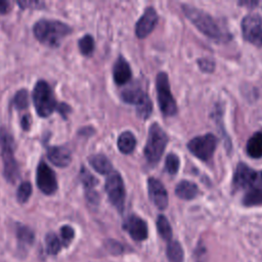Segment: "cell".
Returning a JSON list of instances; mask_svg holds the SVG:
<instances>
[{
    "label": "cell",
    "mask_w": 262,
    "mask_h": 262,
    "mask_svg": "<svg viewBox=\"0 0 262 262\" xmlns=\"http://www.w3.org/2000/svg\"><path fill=\"white\" fill-rule=\"evenodd\" d=\"M158 14L154 7H147L135 25V34L139 39L147 37L158 23Z\"/></svg>",
    "instance_id": "obj_15"
},
{
    "label": "cell",
    "mask_w": 262,
    "mask_h": 262,
    "mask_svg": "<svg viewBox=\"0 0 262 262\" xmlns=\"http://www.w3.org/2000/svg\"><path fill=\"white\" fill-rule=\"evenodd\" d=\"M217 146V138L215 135L208 133L192 138L187 143L188 150L202 161H209Z\"/></svg>",
    "instance_id": "obj_8"
},
{
    "label": "cell",
    "mask_w": 262,
    "mask_h": 262,
    "mask_svg": "<svg viewBox=\"0 0 262 262\" xmlns=\"http://www.w3.org/2000/svg\"><path fill=\"white\" fill-rule=\"evenodd\" d=\"M258 173L247 166L245 163H239L235 169L233 176V187L235 189H249L257 180Z\"/></svg>",
    "instance_id": "obj_12"
},
{
    "label": "cell",
    "mask_w": 262,
    "mask_h": 262,
    "mask_svg": "<svg viewBox=\"0 0 262 262\" xmlns=\"http://www.w3.org/2000/svg\"><path fill=\"white\" fill-rule=\"evenodd\" d=\"M80 177H81V181L83 182L86 190L91 191L92 188L97 184V179L85 167L81 168Z\"/></svg>",
    "instance_id": "obj_29"
},
{
    "label": "cell",
    "mask_w": 262,
    "mask_h": 262,
    "mask_svg": "<svg viewBox=\"0 0 262 262\" xmlns=\"http://www.w3.org/2000/svg\"><path fill=\"white\" fill-rule=\"evenodd\" d=\"M13 105L17 110H25L29 105V96H28V91L26 89H20L19 91L16 92V94L13 97L12 100Z\"/></svg>",
    "instance_id": "obj_28"
},
{
    "label": "cell",
    "mask_w": 262,
    "mask_h": 262,
    "mask_svg": "<svg viewBox=\"0 0 262 262\" xmlns=\"http://www.w3.org/2000/svg\"><path fill=\"white\" fill-rule=\"evenodd\" d=\"M30 124H31L30 116L26 115L25 117H23V119H21V127H23V129H24V130H29Z\"/></svg>",
    "instance_id": "obj_37"
},
{
    "label": "cell",
    "mask_w": 262,
    "mask_h": 262,
    "mask_svg": "<svg viewBox=\"0 0 262 262\" xmlns=\"http://www.w3.org/2000/svg\"><path fill=\"white\" fill-rule=\"evenodd\" d=\"M36 181L39 189L45 194H53L57 189L55 174L44 161H41L37 167Z\"/></svg>",
    "instance_id": "obj_11"
},
{
    "label": "cell",
    "mask_w": 262,
    "mask_h": 262,
    "mask_svg": "<svg viewBox=\"0 0 262 262\" xmlns=\"http://www.w3.org/2000/svg\"><path fill=\"white\" fill-rule=\"evenodd\" d=\"M105 191L112 205L119 212H122L124 209L126 192L123 179L118 172L113 171L108 174L105 181Z\"/></svg>",
    "instance_id": "obj_9"
},
{
    "label": "cell",
    "mask_w": 262,
    "mask_h": 262,
    "mask_svg": "<svg viewBox=\"0 0 262 262\" xmlns=\"http://www.w3.org/2000/svg\"><path fill=\"white\" fill-rule=\"evenodd\" d=\"M166 254L169 262H183V249L177 241L168 242Z\"/></svg>",
    "instance_id": "obj_23"
},
{
    "label": "cell",
    "mask_w": 262,
    "mask_h": 262,
    "mask_svg": "<svg viewBox=\"0 0 262 262\" xmlns=\"http://www.w3.org/2000/svg\"><path fill=\"white\" fill-rule=\"evenodd\" d=\"M243 204L247 207L262 206V171L258 174L256 182L246 190Z\"/></svg>",
    "instance_id": "obj_16"
},
{
    "label": "cell",
    "mask_w": 262,
    "mask_h": 262,
    "mask_svg": "<svg viewBox=\"0 0 262 262\" xmlns=\"http://www.w3.org/2000/svg\"><path fill=\"white\" fill-rule=\"evenodd\" d=\"M156 89L159 107L163 115L167 117L174 116L177 113V105L171 93L169 78L166 73L160 72L157 75Z\"/></svg>",
    "instance_id": "obj_6"
},
{
    "label": "cell",
    "mask_w": 262,
    "mask_h": 262,
    "mask_svg": "<svg viewBox=\"0 0 262 262\" xmlns=\"http://www.w3.org/2000/svg\"><path fill=\"white\" fill-rule=\"evenodd\" d=\"M147 192L149 200L160 210H165L168 206V193L164 184L155 177L147 180Z\"/></svg>",
    "instance_id": "obj_13"
},
{
    "label": "cell",
    "mask_w": 262,
    "mask_h": 262,
    "mask_svg": "<svg viewBox=\"0 0 262 262\" xmlns=\"http://www.w3.org/2000/svg\"><path fill=\"white\" fill-rule=\"evenodd\" d=\"M79 48L82 54L90 55L94 49V40L92 36L85 35L79 40Z\"/></svg>",
    "instance_id": "obj_30"
},
{
    "label": "cell",
    "mask_w": 262,
    "mask_h": 262,
    "mask_svg": "<svg viewBox=\"0 0 262 262\" xmlns=\"http://www.w3.org/2000/svg\"><path fill=\"white\" fill-rule=\"evenodd\" d=\"M132 77V72L129 63L124 57L120 56L113 68V78L117 85H124L130 81Z\"/></svg>",
    "instance_id": "obj_18"
},
{
    "label": "cell",
    "mask_w": 262,
    "mask_h": 262,
    "mask_svg": "<svg viewBox=\"0 0 262 262\" xmlns=\"http://www.w3.org/2000/svg\"><path fill=\"white\" fill-rule=\"evenodd\" d=\"M33 31L40 43L48 47H57L61 40L71 34L72 29L59 20L40 19L35 24Z\"/></svg>",
    "instance_id": "obj_2"
},
{
    "label": "cell",
    "mask_w": 262,
    "mask_h": 262,
    "mask_svg": "<svg viewBox=\"0 0 262 262\" xmlns=\"http://www.w3.org/2000/svg\"><path fill=\"white\" fill-rule=\"evenodd\" d=\"M16 236L18 239V244L24 247L31 246L34 243V232L28 226H24V225L17 226Z\"/></svg>",
    "instance_id": "obj_26"
},
{
    "label": "cell",
    "mask_w": 262,
    "mask_h": 262,
    "mask_svg": "<svg viewBox=\"0 0 262 262\" xmlns=\"http://www.w3.org/2000/svg\"><path fill=\"white\" fill-rule=\"evenodd\" d=\"M33 100L37 114L46 118L49 117L57 106L54 94L46 81L40 80L36 83L33 91Z\"/></svg>",
    "instance_id": "obj_5"
},
{
    "label": "cell",
    "mask_w": 262,
    "mask_h": 262,
    "mask_svg": "<svg viewBox=\"0 0 262 262\" xmlns=\"http://www.w3.org/2000/svg\"><path fill=\"white\" fill-rule=\"evenodd\" d=\"M0 146L4 164V176L7 181L14 183L19 177V168L14 158L15 143L12 135L4 127L0 128Z\"/></svg>",
    "instance_id": "obj_3"
},
{
    "label": "cell",
    "mask_w": 262,
    "mask_h": 262,
    "mask_svg": "<svg viewBox=\"0 0 262 262\" xmlns=\"http://www.w3.org/2000/svg\"><path fill=\"white\" fill-rule=\"evenodd\" d=\"M246 150L247 154L253 159L262 157V132H256L249 138L246 145Z\"/></svg>",
    "instance_id": "obj_21"
},
{
    "label": "cell",
    "mask_w": 262,
    "mask_h": 262,
    "mask_svg": "<svg viewBox=\"0 0 262 262\" xmlns=\"http://www.w3.org/2000/svg\"><path fill=\"white\" fill-rule=\"evenodd\" d=\"M157 229L161 237L165 241L170 242L172 238V228L168 219L164 215H159L157 219Z\"/></svg>",
    "instance_id": "obj_25"
},
{
    "label": "cell",
    "mask_w": 262,
    "mask_h": 262,
    "mask_svg": "<svg viewBox=\"0 0 262 262\" xmlns=\"http://www.w3.org/2000/svg\"><path fill=\"white\" fill-rule=\"evenodd\" d=\"M75 236V231L70 225H63L60 227V239L64 247H68Z\"/></svg>",
    "instance_id": "obj_32"
},
{
    "label": "cell",
    "mask_w": 262,
    "mask_h": 262,
    "mask_svg": "<svg viewBox=\"0 0 262 262\" xmlns=\"http://www.w3.org/2000/svg\"><path fill=\"white\" fill-rule=\"evenodd\" d=\"M123 228L136 242H142L147 238L146 222L137 215L128 216L123 223Z\"/></svg>",
    "instance_id": "obj_14"
},
{
    "label": "cell",
    "mask_w": 262,
    "mask_h": 262,
    "mask_svg": "<svg viewBox=\"0 0 262 262\" xmlns=\"http://www.w3.org/2000/svg\"><path fill=\"white\" fill-rule=\"evenodd\" d=\"M118 148L122 154H131L136 146V138L130 131H124L118 138Z\"/></svg>",
    "instance_id": "obj_22"
},
{
    "label": "cell",
    "mask_w": 262,
    "mask_h": 262,
    "mask_svg": "<svg viewBox=\"0 0 262 262\" xmlns=\"http://www.w3.org/2000/svg\"><path fill=\"white\" fill-rule=\"evenodd\" d=\"M10 4L7 1L0 0V13H6L10 9Z\"/></svg>",
    "instance_id": "obj_38"
},
{
    "label": "cell",
    "mask_w": 262,
    "mask_h": 262,
    "mask_svg": "<svg viewBox=\"0 0 262 262\" xmlns=\"http://www.w3.org/2000/svg\"><path fill=\"white\" fill-rule=\"evenodd\" d=\"M121 98L129 104L136 105L137 115L141 119H147L152 111V103L147 94L139 87H130L122 91Z\"/></svg>",
    "instance_id": "obj_7"
},
{
    "label": "cell",
    "mask_w": 262,
    "mask_h": 262,
    "mask_svg": "<svg viewBox=\"0 0 262 262\" xmlns=\"http://www.w3.org/2000/svg\"><path fill=\"white\" fill-rule=\"evenodd\" d=\"M31 194H32V185H31V183L28 182V181L21 182L20 185L18 186L17 192H16L17 201L20 204H24L30 199Z\"/></svg>",
    "instance_id": "obj_31"
},
{
    "label": "cell",
    "mask_w": 262,
    "mask_h": 262,
    "mask_svg": "<svg viewBox=\"0 0 262 262\" xmlns=\"http://www.w3.org/2000/svg\"><path fill=\"white\" fill-rule=\"evenodd\" d=\"M21 8H37L40 9L43 7L44 3L39 1H18L17 2Z\"/></svg>",
    "instance_id": "obj_35"
},
{
    "label": "cell",
    "mask_w": 262,
    "mask_h": 262,
    "mask_svg": "<svg viewBox=\"0 0 262 262\" xmlns=\"http://www.w3.org/2000/svg\"><path fill=\"white\" fill-rule=\"evenodd\" d=\"M167 143L168 136L166 132L157 123L151 124L144 147V157L149 164L155 165L160 161Z\"/></svg>",
    "instance_id": "obj_4"
},
{
    "label": "cell",
    "mask_w": 262,
    "mask_h": 262,
    "mask_svg": "<svg viewBox=\"0 0 262 262\" xmlns=\"http://www.w3.org/2000/svg\"><path fill=\"white\" fill-rule=\"evenodd\" d=\"M176 195L181 200H192L199 194V188L195 183L188 180H181L175 187Z\"/></svg>",
    "instance_id": "obj_19"
},
{
    "label": "cell",
    "mask_w": 262,
    "mask_h": 262,
    "mask_svg": "<svg viewBox=\"0 0 262 262\" xmlns=\"http://www.w3.org/2000/svg\"><path fill=\"white\" fill-rule=\"evenodd\" d=\"M91 167L99 174L108 175L113 172V166L110 160L103 155H93L88 159Z\"/></svg>",
    "instance_id": "obj_20"
},
{
    "label": "cell",
    "mask_w": 262,
    "mask_h": 262,
    "mask_svg": "<svg viewBox=\"0 0 262 262\" xmlns=\"http://www.w3.org/2000/svg\"><path fill=\"white\" fill-rule=\"evenodd\" d=\"M198 63H199V67L202 71L204 72H207V73H210V72H213L214 69H215V62L213 59L211 58H201L198 60Z\"/></svg>",
    "instance_id": "obj_34"
},
{
    "label": "cell",
    "mask_w": 262,
    "mask_h": 262,
    "mask_svg": "<svg viewBox=\"0 0 262 262\" xmlns=\"http://www.w3.org/2000/svg\"><path fill=\"white\" fill-rule=\"evenodd\" d=\"M105 248L107 249V251L110 253H112L113 255H119V254H122L123 251H124V248L123 246L118 243L117 241H107L105 243Z\"/></svg>",
    "instance_id": "obj_33"
},
{
    "label": "cell",
    "mask_w": 262,
    "mask_h": 262,
    "mask_svg": "<svg viewBox=\"0 0 262 262\" xmlns=\"http://www.w3.org/2000/svg\"><path fill=\"white\" fill-rule=\"evenodd\" d=\"M45 246H46V251L49 255H56L59 253L63 246L60 237L55 234L54 232H50L46 235L45 237Z\"/></svg>",
    "instance_id": "obj_24"
},
{
    "label": "cell",
    "mask_w": 262,
    "mask_h": 262,
    "mask_svg": "<svg viewBox=\"0 0 262 262\" xmlns=\"http://www.w3.org/2000/svg\"><path fill=\"white\" fill-rule=\"evenodd\" d=\"M179 167H180V160L177 157V155L172 154V152L169 154L165 160V170L169 174L174 175L178 172Z\"/></svg>",
    "instance_id": "obj_27"
},
{
    "label": "cell",
    "mask_w": 262,
    "mask_h": 262,
    "mask_svg": "<svg viewBox=\"0 0 262 262\" xmlns=\"http://www.w3.org/2000/svg\"><path fill=\"white\" fill-rule=\"evenodd\" d=\"M49 161L57 167H67L70 165L72 156L71 151L66 146H52L47 149Z\"/></svg>",
    "instance_id": "obj_17"
},
{
    "label": "cell",
    "mask_w": 262,
    "mask_h": 262,
    "mask_svg": "<svg viewBox=\"0 0 262 262\" xmlns=\"http://www.w3.org/2000/svg\"><path fill=\"white\" fill-rule=\"evenodd\" d=\"M242 31L245 40L251 44L262 47V16L249 14L242 20Z\"/></svg>",
    "instance_id": "obj_10"
},
{
    "label": "cell",
    "mask_w": 262,
    "mask_h": 262,
    "mask_svg": "<svg viewBox=\"0 0 262 262\" xmlns=\"http://www.w3.org/2000/svg\"><path fill=\"white\" fill-rule=\"evenodd\" d=\"M56 110H57L63 117H66V116L68 115V113L71 112V107H70L68 104H66V103H59V104H57Z\"/></svg>",
    "instance_id": "obj_36"
},
{
    "label": "cell",
    "mask_w": 262,
    "mask_h": 262,
    "mask_svg": "<svg viewBox=\"0 0 262 262\" xmlns=\"http://www.w3.org/2000/svg\"><path fill=\"white\" fill-rule=\"evenodd\" d=\"M182 11L192 25L205 36L216 42H226L231 36L218 25L216 19L209 13L188 4H182Z\"/></svg>",
    "instance_id": "obj_1"
}]
</instances>
